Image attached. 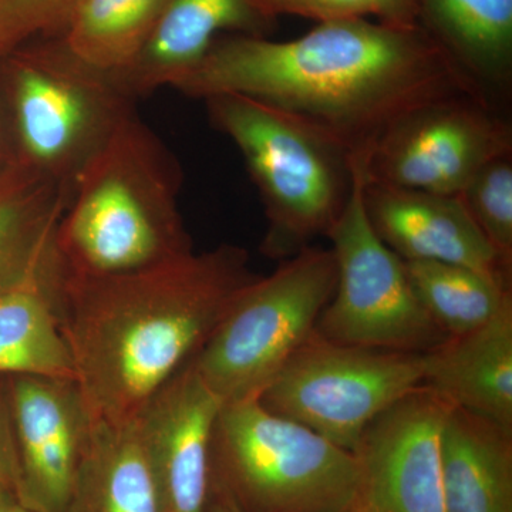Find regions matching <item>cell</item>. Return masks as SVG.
I'll list each match as a JSON object with an SVG mask.
<instances>
[{"label": "cell", "instance_id": "1", "mask_svg": "<svg viewBox=\"0 0 512 512\" xmlns=\"http://www.w3.org/2000/svg\"><path fill=\"white\" fill-rule=\"evenodd\" d=\"M173 89L271 104L335 137L355 163L424 104L463 94L490 100L426 30L369 19L319 22L286 42L220 37Z\"/></svg>", "mask_w": 512, "mask_h": 512}, {"label": "cell", "instance_id": "2", "mask_svg": "<svg viewBox=\"0 0 512 512\" xmlns=\"http://www.w3.org/2000/svg\"><path fill=\"white\" fill-rule=\"evenodd\" d=\"M255 276L247 249L231 244L126 275L63 271L60 329L93 423L136 419L204 348Z\"/></svg>", "mask_w": 512, "mask_h": 512}, {"label": "cell", "instance_id": "3", "mask_svg": "<svg viewBox=\"0 0 512 512\" xmlns=\"http://www.w3.org/2000/svg\"><path fill=\"white\" fill-rule=\"evenodd\" d=\"M181 183L171 151L131 111L74 180L55 232L64 274L126 275L191 254Z\"/></svg>", "mask_w": 512, "mask_h": 512}, {"label": "cell", "instance_id": "4", "mask_svg": "<svg viewBox=\"0 0 512 512\" xmlns=\"http://www.w3.org/2000/svg\"><path fill=\"white\" fill-rule=\"evenodd\" d=\"M212 126L237 146L266 218L261 251L291 258L326 237L356 181L352 153L335 137L291 113L241 94L202 100Z\"/></svg>", "mask_w": 512, "mask_h": 512}, {"label": "cell", "instance_id": "5", "mask_svg": "<svg viewBox=\"0 0 512 512\" xmlns=\"http://www.w3.org/2000/svg\"><path fill=\"white\" fill-rule=\"evenodd\" d=\"M211 484L245 512H349L357 464L352 451L252 397L222 404L212 433Z\"/></svg>", "mask_w": 512, "mask_h": 512}, {"label": "cell", "instance_id": "6", "mask_svg": "<svg viewBox=\"0 0 512 512\" xmlns=\"http://www.w3.org/2000/svg\"><path fill=\"white\" fill-rule=\"evenodd\" d=\"M0 62L18 160L72 192L84 165L134 111V100L60 39L20 46Z\"/></svg>", "mask_w": 512, "mask_h": 512}, {"label": "cell", "instance_id": "7", "mask_svg": "<svg viewBox=\"0 0 512 512\" xmlns=\"http://www.w3.org/2000/svg\"><path fill=\"white\" fill-rule=\"evenodd\" d=\"M335 286L332 249L313 245L256 275L194 357L202 380L224 403L259 397L315 332Z\"/></svg>", "mask_w": 512, "mask_h": 512}, {"label": "cell", "instance_id": "8", "mask_svg": "<svg viewBox=\"0 0 512 512\" xmlns=\"http://www.w3.org/2000/svg\"><path fill=\"white\" fill-rule=\"evenodd\" d=\"M423 376V353L340 345L315 329L258 400L353 451L376 417L423 386Z\"/></svg>", "mask_w": 512, "mask_h": 512}, {"label": "cell", "instance_id": "9", "mask_svg": "<svg viewBox=\"0 0 512 512\" xmlns=\"http://www.w3.org/2000/svg\"><path fill=\"white\" fill-rule=\"evenodd\" d=\"M326 238L336 262V286L316 325L323 338L359 348L424 353L447 339L423 308L406 262L387 247L367 218L363 184Z\"/></svg>", "mask_w": 512, "mask_h": 512}, {"label": "cell", "instance_id": "10", "mask_svg": "<svg viewBox=\"0 0 512 512\" xmlns=\"http://www.w3.org/2000/svg\"><path fill=\"white\" fill-rule=\"evenodd\" d=\"M512 154V127L490 100L451 96L397 121L356 167L365 184L458 195L495 158Z\"/></svg>", "mask_w": 512, "mask_h": 512}, {"label": "cell", "instance_id": "11", "mask_svg": "<svg viewBox=\"0 0 512 512\" xmlns=\"http://www.w3.org/2000/svg\"><path fill=\"white\" fill-rule=\"evenodd\" d=\"M451 407L420 386L370 423L352 451L356 512H446L441 433Z\"/></svg>", "mask_w": 512, "mask_h": 512}, {"label": "cell", "instance_id": "12", "mask_svg": "<svg viewBox=\"0 0 512 512\" xmlns=\"http://www.w3.org/2000/svg\"><path fill=\"white\" fill-rule=\"evenodd\" d=\"M18 453L16 500L32 512H66L93 421L76 380L10 376Z\"/></svg>", "mask_w": 512, "mask_h": 512}, {"label": "cell", "instance_id": "13", "mask_svg": "<svg viewBox=\"0 0 512 512\" xmlns=\"http://www.w3.org/2000/svg\"><path fill=\"white\" fill-rule=\"evenodd\" d=\"M222 404L191 359L134 419L163 512H204L207 507L212 433Z\"/></svg>", "mask_w": 512, "mask_h": 512}, {"label": "cell", "instance_id": "14", "mask_svg": "<svg viewBox=\"0 0 512 512\" xmlns=\"http://www.w3.org/2000/svg\"><path fill=\"white\" fill-rule=\"evenodd\" d=\"M362 184L370 224L403 261L466 266L511 284L512 269L488 244L458 195Z\"/></svg>", "mask_w": 512, "mask_h": 512}, {"label": "cell", "instance_id": "15", "mask_svg": "<svg viewBox=\"0 0 512 512\" xmlns=\"http://www.w3.org/2000/svg\"><path fill=\"white\" fill-rule=\"evenodd\" d=\"M274 20L262 0H167L136 59L114 79L133 100L174 87L221 33L264 37Z\"/></svg>", "mask_w": 512, "mask_h": 512}, {"label": "cell", "instance_id": "16", "mask_svg": "<svg viewBox=\"0 0 512 512\" xmlns=\"http://www.w3.org/2000/svg\"><path fill=\"white\" fill-rule=\"evenodd\" d=\"M423 386L512 430V299L484 325L423 353Z\"/></svg>", "mask_w": 512, "mask_h": 512}, {"label": "cell", "instance_id": "17", "mask_svg": "<svg viewBox=\"0 0 512 512\" xmlns=\"http://www.w3.org/2000/svg\"><path fill=\"white\" fill-rule=\"evenodd\" d=\"M63 266L55 242L18 285L0 295V376L76 380L60 329Z\"/></svg>", "mask_w": 512, "mask_h": 512}, {"label": "cell", "instance_id": "18", "mask_svg": "<svg viewBox=\"0 0 512 512\" xmlns=\"http://www.w3.org/2000/svg\"><path fill=\"white\" fill-rule=\"evenodd\" d=\"M446 512H512V430L451 407L441 433Z\"/></svg>", "mask_w": 512, "mask_h": 512}, {"label": "cell", "instance_id": "19", "mask_svg": "<svg viewBox=\"0 0 512 512\" xmlns=\"http://www.w3.org/2000/svg\"><path fill=\"white\" fill-rule=\"evenodd\" d=\"M417 22L495 106L512 83V0H417Z\"/></svg>", "mask_w": 512, "mask_h": 512}, {"label": "cell", "instance_id": "20", "mask_svg": "<svg viewBox=\"0 0 512 512\" xmlns=\"http://www.w3.org/2000/svg\"><path fill=\"white\" fill-rule=\"evenodd\" d=\"M66 512H163L134 420L93 423Z\"/></svg>", "mask_w": 512, "mask_h": 512}, {"label": "cell", "instance_id": "21", "mask_svg": "<svg viewBox=\"0 0 512 512\" xmlns=\"http://www.w3.org/2000/svg\"><path fill=\"white\" fill-rule=\"evenodd\" d=\"M70 192L16 161L0 171V295L52 248Z\"/></svg>", "mask_w": 512, "mask_h": 512}, {"label": "cell", "instance_id": "22", "mask_svg": "<svg viewBox=\"0 0 512 512\" xmlns=\"http://www.w3.org/2000/svg\"><path fill=\"white\" fill-rule=\"evenodd\" d=\"M167 0H83L59 39L77 59L119 76L144 46Z\"/></svg>", "mask_w": 512, "mask_h": 512}, {"label": "cell", "instance_id": "23", "mask_svg": "<svg viewBox=\"0 0 512 512\" xmlns=\"http://www.w3.org/2000/svg\"><path fill=\"white\" fill-rule=\"evenodd\" d=\"M404 262L417 298L447 338L484 325L512 299L510 282L466 266Z\"/></svg>", "mask_w": 512, "mask_h": 512}, {"label": "cell", "instance_id": "24", "mask_svg": "<svg viewBox=\"0 0 512 512\" xmlns=\"http://www.w3.org/2000/svg\"><path fill=\"white\" fill-rule=\"evenodd\" d=\"M458 197L488 244L512 269V154L481 168Z\"/></svg>", "mask_w": 512, "mask_h": 512}, {"label": "cell", "instance_id": "25", "mask_svg": "<svg viewBox=\"0 0 512 512\" xmlns=\"http://www.w3.org/2000/svg\"><path fill=\"white\" fill-rule=\"evenodd\" d=\"M262 5L274 19L293 15L319 23L375 16L387 25L402 28L419 26L417 0H262Z\"/></svg>", "mask_w": 512, "mask_h": 512}, {"label": "cell", "instance_id": "26", "mask_svg": "<svg viewBox=\"0 0 512 512\" xmlns=\"http://www.w3.org/2000/svg\"><path fill=\"white\" fill-rule=\"evenodd\" d=\"M83 0H0V60L36 36H60Z\"/></svg>", "mask_w": 512, "mask_h": 512}, {"label": "cell", "instance_id": "27", "mask_svg": "<svg viewBox=\"0 0 512 512\" xmlns=\"http://www.w3.org/2000/svg\"><path fill=\"white\" fill-rule=\"evenodd\" d=\"M18 485L19 464L10 403L9 376H0V487L16 497Z\"/></svg>", "mask_w": 512, "mask_h": 512}, {"label": "cell", "instance_id": "28", "mask_svg": "<svg viewBox=\"0 0 512 512\" xmlns=\"http://www.w3.org/2000/svg\"><path fill=\"white\" fill-rule=\"evenodd\" d=\"M16 161H18V147H16L15 131H13L8 97L0 76V171Z\"/></svg>", "mask_w": 512, "mask_h": 512}, {"label": "cell", "instance_id": "29", "mask_svg": "<svg viewBox=\"0 0 512 512\" xmlns=\"http://www.w3.org/2000/svg\"><path fill=\"white\" fill-rule=\"evenodd\" d=\"M204 512H245L238 507L224 491L211 484L210 498ZM356 512V511H349Z\"/></svg>", "mask_w": 512, "mask_h": 512}, {"label": "cell", "instance_id": "30", "mask_svg": "<svg viewBox=\"0 0 512 512\" xmlns=\"http://www.w3.org/2000/svg\"><path fill=\"white\" fill-rule=\"evenodd\" d=\"M18 505L15 495L0 487V512H16Z\"/></svg>", "mask_w": 512, "mask_h": 512}, {"label": "cell", "instance_id": "31", "mask_svg": "<svg viewBox=\"0 0 512 512\" xmlns=\"http://www.w3.org/2000/svg\"><path fill=\"white\" fill-rule=\"evenodd\" d=\"M16 512H32V511L26 510V508L20 507V505H18V508H16Z\"/></svg>", "mask_w": 512, "mask_h": 512}]
</instances>
